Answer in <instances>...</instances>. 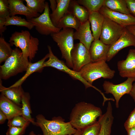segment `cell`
<instances>
[{
	"instance_id": "1",
	"label": "cell",
	"mask_w": 135,
	"mask_h": 135,
	"mask_svg": "<svg viewBox=\"0 0 135 135\" xmlns=\"http://www.w3.org/2000/svg\"><path fill=\"white\" fill-rule=\"evenodd\" d=\"M101 108L94 104L84 102L76 104L70 113L69 122L77 130H82L98 121L102 115Z\"/></svg>"
},
{
	"instance_id": "2",
	"label": "cell",
	"mask_w": 135,
	"mask_h": 135,
	"mask_svg": "<svg viewBox=\"0 0 135 135\" xmlns=\"http://www.w3.org/2000/svg\"><path fill=\"white\" fill-rule=\"evenodd\" d=\"M36 126L40 128L43 135H70L78 131L69 122H65L60 116L54 117L48 120L40 114L36 116Z\"/></svg>"
},
{
	"instance_id": "3",
	"label": "cell",
	"mask_w": 135,
	"mask_h": 135,
	"mask_svg": "<svg viewBox=\"0 0 135 135\" xmlns=\"http://www.w3.org/2000/svg\"><path fill=\"white\" fill-rule=\"evenodd\" d=\"M9 42L11 46L14 45L22 51L24 56L32 60L38 50L39 40L32 36L26 30L15 32L10 38Z\"/></svg>"
},
{
	"instance_id": "4",
	"label": "cell",
	"mask_w": 135,
	"mask_h": 135,
	"mask_svg": "<svg viewBox=\"0 0 135 135\" xmlns=\"http://www.w3.org/2000/svg\"><path fill=\"white\" fill-rule=\"evenodd\" d=\"M30 62L23 56L21 50L16 48L11 56L0 66V79L6 80L18 74L26 71Z\"/></svg>"
},
{
	"instance_id": "5",
	"label": "cell",
	"mask_w": 135,
	"mask_h": 135,
	"mask_svg": "<svg viewBox=\"0 0 135 135\" xmlns=\"http://www.w3.org/2000/svg\"><path fill=\"white\" fill-rule=\"evenodd\" d=\"M81 76L86 81L92 85L95 80L101 78L111 79L115 71L112 70L104 60L91 62L84 66L79 71Z\"/></svg>"
},
{
	"instance_id": "6",
	"label": "cell",
	"mask_w": 135,
	"mask_h": 135,
	"mask_svg": "<svg viewBox=\"0 0 135 135\" xmlns=\"http://www.w3.org/2000/svg\"><path fill=\"white\" fill-rule=\"evenodd\" d=\"M73 28H63L59 32L50 35L52 39L57 44L61 51L62 57L66 61V64L72 68L71 53L74 44Z\"/></svg>"
},
{
	"instance_id": "7",
	"label": "cell",
	"mask_w": 135,
	"mask_h": 135,
	"mask_svg": "<svg viewBox=\"0 0 135 135\" xmlns=\"http://www.w3.org/2000/svg\"><path fill=\"white\" fill-rule=\"evenodd\" d=\"M48 60L45 61L44 64V68L51 67L58 70L65 72L68 74L74 79L78 80L81 82L84 85L86 89L92 87L98 91L100 93L102 91L96 87L91 85L84 80L81 76L79 72H76L72 69H70L62 60H59L53 53L51 47L48 46Z\"/></svg>"
},
{
	"instance_id": "8",
	"label": "cell",
	"mask_w": 135,
	"mask_h": 135,
	"mask_svg": "<svg viewBox=\"0 0 135 135\" xmlns=\"http://www.w3.org/2000/svg\"><path fill=\"white\" fill-rule=\"evenodd\" d=\"M44 12L38 17L28 20L33 24L36 30L40 34L44 35H51L57 33L61 30L53 24L50 16V10L48 3L46 2Z\"/></svg>"
},
{
	"instance_id": "9",
	"label": "cell",
	"mask_w": 135,
	"mask_h": 135,
	"mask_svg": "<svg viewBox=\"0 0 135 135\" xmlns=\"http://www.w3.org/2000/svg\"><path fill=\"white\" fill-rule=\"evenodd\" d=\"M125 28L105 17L99 40L104 44L111 45L120 37Z\"/></svg>"
},
{
	"instance_id": "10",
	"label": "cell",
	"mask_w": 135,
	"mask_h": 135,
	"mask_svg": "<svg viewBox=\"0 0 135 135\" xmlns=\"http://www.w3.org/2000/svg\"><path fill=\"white\" fill-rule=\"evenodd\" d=\"M135 81V77L128 78L124 82L118 84H114L109 81L105 80L102 86L105 93L111 94L116 100V106L119 107V102L121 98L126 94H129L133 86V83Z\"/></svg>"
},
{
	"instance_id": "11",
	"label": "cell",
	"mask_w": 135,
	"mask_h": 135,
	"mask_svg": "<svg viewBox=\"0 0 135 135\" xmlns=\"http://www.w3.org/2000/svg\"><path fill=\"white\" fill-rule=\"evenodd\" d=\"M72 70L79 72L85 65L92 62L89 50L80 42L74 45L71 53Z\"/></svg>"
},
{
	"instance_id": "12",
	"label": "cell",
	"mask_w": 135,
	"mask_h": 135,
	"mask_svg": "<svg viewBox=\"0 0 135 135\" xmlns=\"http://www.w3.org/2000/svg\"><path fill=\"white\" fill-rule=\"evenodd\" d=\"M130 46H135V37L125 28L120 37L110 45L107 61H110L121 50Z\"/></svg>"
},
{
	"instance_id": "13",
	"label": "cell",
	"mask_w": 135,
	"mask_h": 135,
	"mask_svg": "<svg viewBox=\"0 0 135 135\" xmlns=\"http://www.w3.org/2000/svg\"><path fill=\"white\" fill-rule=\"evenodd\" d=\"M117 68L120 75L122 78L135 77V49L129 50L126 58L118 61Z\"/></svg>"
},
{
	"instance_id": "14",
	"label": "cell",
	"mask_w": 135,
	"mask_h": 135,
	"mask_svg": "<svg viewBox=\"0 0 135 135\" xmlns=\"http://www.w3.org/2000/svg\"><path fill=\"white\" fill-rule=\"evenodd\" d=\"M98 12L104 17L109 18L124 27L135 24V17L132 15L113 11L104 5Z\"/></svg>"
},
{
	"instance_id": "15",
	"label": "cell",
	"mask_w": 135,
	"mask_h": 135,
	"mask_svg": "<svg viewBox=\"0 0 135 135\" xmlns=\"http://www.w3.org/2000/svg\"><path fill=\"white\" fill-rule=\"evenodd\" d=\"M10 10V16L20 14L25 16L28 20L39 16L40 14L36 13L29 8L22 0H8Z\"/></svg>"
},
{
	"instance_id": "16",
	"label": "cell",
	"mask_w": 135,
	"mask_h": 135,
	"mask_svg": "<svg viewBox=\"0 0 135 135\" xmlns=\"http://www.w3.org/2000/svg\"><path fill=\"white\" fill-rule=\"evenodd\" d=\"M110 46L104 44L99 39L94 40L89 50L92 62L102 60L107 61V56Z\"/></svg>"
},
{
	"instance_id": "17",
	"label": "cell",
	"mask_w": 135,
	"mask_h": 135,
	"mask_svg": "<svg viewBox=\"0 0 135 135\" xmlns=\"http://www.w3.org/2000/svg\"><path fill=\"white\" fill-rule=\"evenodd\" d=\"M88 20L82 24L78 30L74 32V40H79L89 50L92 42L94 40L90 28Z\"/></svg>"
},
{
	"instance_id": "18",
	"label": "cell",
	"mask_w": 135,
	"mask_h": 135,
	"mask_svg": "<svg viewBox=\"0 0 135 135\" xmlns=\"http://www.w3.org/2000/svg\"><path fill=\"white\" fill-rule=\"evenodd\" d=\"M0 110L5 114L8 120L17 116L22 115V108L1 94Z\"/></svg>"
},
{
	"instance_id": "19",
	"label": "cell",
	"mask_w": 135,
	"mask_h": 135,
	"mask_svg": "<svg viewBox=\"0 0 135 135\" xmlns=\"http://www.w3.org/2000/svg\"><path fill=\"white\" fill-rule=\"evenodd\" d=\"M0 92L1 94L18 105L22 106V99L24 92L21 86L17 87L6 88L2 84L0 79Z\"/></svg>"
},
{
	"instance_id": "20",
	"label": "cell",
	"mask_w": 135,
	"mask_h": 135,
	"mask_svg": "<svg viewBox=\"0 0 135 135\" xmlns=\"http://www.w3.org/2000/svg\"><path fill=\"white\" fill-rule=\"evenodd\" d=\"M114 117L112 114V104H108L106 111L98 118L101 125V128L99 135H110Z\"/></svg>"
},
{
	"instance_id": "21",
	"label": "cell",
	"mask_w": 135,
	"mask_h": 135,
	"mask_svg": "<svg viewBox=\"0 0 135 135\" xmlns=\"http://www.w3.org/2000/svg\"><path fill=\"white\" fill-rule=\"evenodd\" d=\"M104 18L98 12L90 13L88 20L91 24L94 40L100 38Z\"/></svg>"
},
{
	"instance_id": "22",
	"label": "cell",
	"mask_w": 135,
	"mask_h": 135,
	"mask_svg": "<svg viewBox=\"0 0 135 135\" xmlns=\"http://www.w3.org/2000/svg\"><path fill=\"white\" fill-rule=\"evenodd\" d=\"M49 57L48 53L42 58L34 63L30 62L25 74L20 79L10 87H17L21 86L22 84L30 74L37 72H40L44 68L43 65L46 60Z\"/></svg>"
},
{
	"instance_id": "23",
	"label": "cell",
	"mask_w": 135,
	"mask_h": 135,
	"mask_svg": "<svg viewBox=\"0 0 135 135\" xmlns=\"http://www.w3.org/2000/svg\"><path fill=\"white\" fill-rule=\"evenodd\" d=\"M68 10L74 14L82 24L88 20L90 12L84 6L80 4L77 0H71Z\"/></svg>"
},
{
	"instance_id": "24",
	"label": "cell",
	"mask_w": 135,
	"mask_h": 135,
	"mask_svg": "<svg viewBox=\"0 0 135 135\" xmlns=\"http://www.w3.org/2000/svg\"><path fill=\"white\" fill-rule=\"evenodd\" d=\"M71 0H56L57 7L50 14V16L54 25L56 26L58 22L68 10Z\"/></svg>"
},
{
	"instance_id": "25",
	"label": "cell",
	"mask_w": 135,
	"mask_h": 135,
	"mask_svg": "<svg viewBox=\"0 0 135 135\" xmlns=\"http://www.w3.org/2000/svg\"><path fill=\"white\" fill-rule=\"evenodd\" d=\"M82 24L78 18L68 10L58 22V28H72L77 30Z\"/></svg>"
},
{
	"instance_id": "26",
	"label": "cell",
	"mask_w": 135,
	"mask_h": 135,
	"mask_svg": "<svg viewBox=\"0 0 135 135\" xmlns=\"http://www.w3.org/2000/svg\"><path fill=\"white\" fill-rule=\"evenodd\" d=\"M104 5L113 11L132 15L128 8L126 0H105Z\"/></svg>"
},
{
	"instance_id": "27",
	"label": "cell",
	"mask_w": 135,
	"mask_h": 135,
	"mask_svg": "<svg viewBox=\"0 0 135 135\" xmlns=\"http://www.w3.org/2000/svg\"><path fill=\"white\" fill-rule=\"evenodd\" d=\"M30 96L29 93L25 92L23 95L21 100L22 116L27 121L32 124L36 125V122L31 116L32 111L31 109L30 100Z\"/></svg>"
},
{
	"instance_id": "28",
	"label": "cell",
	"mask_w": 135,
	"mask_h": 135,
	"mask_svg": "<svg viewBox=\"0 0 135 135\" xmlns=\"http://www.w3.org/2000/svg\"><path fill=\"white\" fill-rule=\"evenodd\" d=\"M10 25L24 26L29 30H31L34 27L31 22L17 16H9L6 18L5 26Z\"/></svg>"
},
{
	"instance_id": "29",
	"label": "cell",
	"mask_w": 135,
	"mask_h": 135,
	"mask_svg": "<svg viewBox=\"0 0 135 135\" xmlns=\"http://www.w3.org/2000/svg\"><path fill=\"white\" fill-rule=\"evenodd\" d=\"M80 5L85 8L90 13L98 12L104 5L105 0H78Z\"/></svg>"
},
{
	"instance_id": "30",
	"label": "cell",
	"mask_w": 135,
	"mask_h": 135,
	"mask_svg": "<svg viewBox=\"0 0 135 135\" xmlns=\"http://www.w3.org/2000/svg\"><path fill=\"white\" fill-rule=\"evenodd\" d=\"M9 43L2 36L0 37V63L5 61L11 55L13 50Z\"/></svg>"
},
{
	"instance_id": "31",
	"label": "cell",
	"mask_w": 135,
	"mask_h": 135,
	"mask_svg": "<svg viewBox=\"0 0 135 135\" xmlns=\"http://www.w3.org/2000/svg\"><path fill=\"white\" fill-rule=\"evenodd\" d=\"M26 6L30 10L36 13L43 12L46 6L45 0H25Z\"/></svg>"
},
{
	"instance_id": "32",
	"label": "cell",
	"mask_w": 135,
	"mask_h": 135,
	"mask_svg": "<svg viewBox=\"0 0 135 135\" xmlns=\"http://www.w3.org/2000/svg\"><path fill=\"white\" fill-rule=\"evenodd\" d=\"M30 123L22 115H18L8 120L7 125L8 127H27Z\"/></svg>"
},
{
	"instance_id": "33",
	"label": "cell",
	"mask_w": 135,
	"mask_h": 135,
	"mask_svg": "<svg viewBox=\"0 0 135 135\" xmlns=\"http://www.w3.org/2000/svg\"><path fill=\"white\" fill-rule=\"evenodd\" d=\"M101 128V125L98 120L94 124L82 130L80 135H99Z\"/></svg>"
},
{
	"instance_id": "34",
	"label": "cell",
	"mask_w": 135,
	"mask_h": 135,
	"mask_svg": "<svg viewBox=\"0 0 135 135\" xmlns=\"http://www.w3.org/2000/svg\"><path fill=\"white\" fill-rule=\"evenodd\" d=\"M10 16L8 0H0V17L6 18Z\"/></svg>"
},
{
	"instance_id": "35",
	"label": "cell",
	"mask_w": 135,
	"mask_h": 135,
	"mask_svg": "<svg viewBox=\"0 0 135 135\" xmlns=\"http://www.w3.org/2000/svg\"><path fill=\"white\" fill-rule=\"evenodd\" d=\"M6 135H22L24 133L27 127H8Z\"/></svg>"
},
{
	"instance_id": "36",
	"label": "cell",
	"mask_w": 135,
	"mask_h": 135,
	"mask_svg": "<svg viewBox=\"0 0 135 135\" xmlns=\"http://www.w3.org/2000/svg\"><path fill=\"white\" fill-rule=\"evenodd\" d=\"M124 126L126 130L130 128L135 127V108L124 123Z\"/></svg>"
},
{
	"instance_id": "37",
	"label": "cell",
	"mask_w": 135,
	"mask_h": 135,
	"mask_svg": "<svg viewBox=\"0 0 135 135\" xmlns=\"http://www.w3.org/2000/svg\"><path fill=\"white\" fill-rule=\"evenodd\" d=\"M127 6L131 14L135 17V0H126Z\"/></svg>"
},
{
	"instance_id": "38",
	"label": "cell",
	"mask_w": 135,
	"mask_h": 135,
	"mask_svg": "<svg viewBox=\"0 0 135 135\" xmlns=\"http://www.w3.org/2000/svg\"><path fill=\"white\" fill-rule=\"evenodd\" d=\"M6 18L0 17V34L2 36V34L6 30L5 26Z\"/></svg>"
},
{
	"instance_id": "39",
	"label": "cell",
	"mask_w": 135,
	"mask_h": 135,
	"mask_svg": "<svg viewBox=\"0 0 135 135\" xmlns=\"http://www.w3.org/2000/svg\"><path fill=\"white\" fill-rule=\"evenodd\" d=\"M49 1L50 4V8L52 12L55 10L57 6L56 0H49Z\"/></svg>"
},
{
	"instance_id": "40",
	"label": "cell",
	"mask_w": 135,
	"mask_h": 135,
	"mask_svg": "<svg viewBox=\"0 0 135 135\" xmlns=\"http://www.w3.org/2000/svg\"><path fill=\"white\" fill-rule=\"evenodd\" d=\"M6 119H7V117L3 112L0 110V124H4Z\"/></svg>"
},
{
	"instance_id": "41",
	"label": "cell",
	"mask_w": 135,
	"mask_h": 135,
	"mask_svg": "<svg viewBox=\"0 0 135 135\" xmlns=\"http://www.w3.org/2000/svg\"><path fill=\"white\" fill-rule=\"evenodd\" d=\"M126 28L131 34L135 37V24L128 26Z\"/></svg>"
},
{
	"instance_id": "42",
	"label": "cell",
	"mask_w": 135,
	"mask_h": 135,
	"mask_svg": "<svg viewBox=\"0 0 135 135\" xmlns=\"http://www.w3.org/2000/svg\"><path fill=\"white\" fill-rule=\"evenodd\" d=\"M129 94L133 99L135 103V82L133 84L132 88Z\"/></svg>"
},
{
	"instance_id": "43",
	"label": "cell",
	"mask_w": 135,
	"mask_h": 135,
	"mask_svg": "<svg viewBox=\"0 0 135 135\" xmlns=\"http://www.w3.org/2000/svg\"><path fill=\"white\" fill-rule=\"evenodd\" d=\"M126 131L128 135H135V127L130 128Z\"/></svg>"
},
{
	"instance_id": "44",
	"label": "cell",
	"mask_w": 135,
	"mask_h": 135,
	"mask_svg": "<svg viewBox=\"0 0 135 135\" xmlns=\"http://www.w3.org/2000/svg\"><path fill=\"white\" fill-rule=\"evenodd\" d=\"M82 130H78V131L76 133L70 135H80L82 133Z\"/></svg>"
},
{
	"instance_id": "45",
	"label": "cell",
	"mask_w": 135,
	"mask_h": 135,
	"mask_svg": "<svg viewBox=\"0 0 135 135\" xmlns=\"http://www.w3.org/2000/svg\"><path fill=\"white\" fill-rule=\"evenodd\" d=\"M28 135H41L40 134H36L34 133V132L33 131H31L29 133Z\"/></svg>"
}]
</instances>
